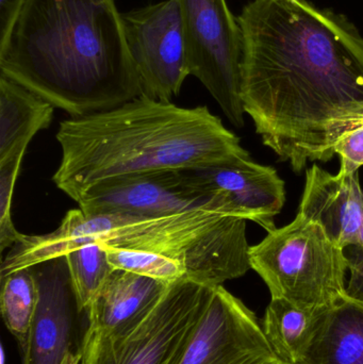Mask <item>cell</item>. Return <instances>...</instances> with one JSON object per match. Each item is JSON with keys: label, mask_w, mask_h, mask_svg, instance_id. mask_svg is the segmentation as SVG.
Instances as JSON below:
<instances>
[{"label": "cell", "mask_w": 363, "mask_h": 364, "mask_svg": "<svg viewBox=\"0 0 363 364\" xmlns=\"http://www.w3.org/2000/svg\"><path fill=\"white\" fill-rule=\"evenodd\" d=\"M190 76L196 77L230 123L244 126L242 36L226 0H178Z\"/></svg>", "instance_id": "8992f818"}, {"label": "cell", "mask_w": 363, "mask_h": 364, "mask_svg": "<svg viewBox=\"0 0 363 364\" xmlns=\"http://www.w3.org/2000/svg\"><path fill=\"white\" fill-rule=\"evenodd\" d=\"M322 311L304 309L286 299H271L262 329L283 363L300 364L315 335Z\"/></svg>", "instance_id": "e0dca14e"}, {"label": "cell", "mask_w": 363, "mask_h": 364, "mask_svg": "<svg viewBox=\"0 0 363 364\" xmlns=\"http://www.w3.org/2000/svg\"><path fill=\"white\" fill-rule=\"evenodd\" d=\"M28 143L19 145L8 157L0 160V252L11 248L23 237L12 220L13 193L25 158Z\"/></svg>", "instance_id": "ffe728a7"}, {"label": "cell", "mask_w": 363, "mask_h": 364, "mask_svg": "<svg viewBox=\"0 0 363 364\" xmlns=\"http://www.w3.org/2000/svg\"><path fill=\"white\" fill-rule=\"evenodd\" d=\"M190 172L200 186L221 199L232 216L257 223L268 233L276 229L275 216L285 205L286 186L272 166L249 158Z\"/></svg>", "instance_id": "7c38bea8"}, {"label": "cell", "mask_w": 363, "mask_h": 364, "mask_svg": "<svg viewBox=\"0 0 363 364\" xmlns=\"http://www.w3.org/2000/svg\"><path fill=\"white\" fill-rule=\"evenodd\" d=\"M300 364H363V301L345 294L321 312Z\"/></svg>", "instance_id": "9a60e30c"}, {"label": "cell", "mask_w": 363, "mask_h": 364, "mask_svg": "<svg viewBox=\"0 0 363 364\" xmlns=\"http://www.w3.org/2000/svg\"><path fill=\"white\" fill-rule=\"evenodd\" d=\"M246 220L210 209L166 215L126 212L85 214L70 210L55 230L23 235L4 257L0 277L102 243L115 269L172 284L193 280L211 287L251 269Z\"/></svg>", "instance_id": "3957f363"}, {"label": "cell", "mask_w": 363, "mask_h": 364, "mask_svg": "<svg viewBox=\"0 0 363 364\" xmlns=\"http://www.w3.org/2000/svg\"><path fill=\"white\" fill-rule=\"evenodd\" d=\"M170 284L114 269L92 309L85 339L117 342L134 333L153 311Z\"/></svg>", "instance_id": "4fadbf2b"}, {"label": "cell", "mask_w": 363, "mask_h": 364, "mask_svg": "<svg viewBox=\"0 0 363 364\" xmlns=\"http://www.w3.org/2000/svg\"><path fill=\"white\" fill-rule=\"evenodd\" d=\"M55 107L23 85L0 76V160L19 145L29 144L46 129L53 119Z\"/></svg>", "instance_id": "2e32d148"}, {"label": "cell", "mask_w": 363, "mask_h": 364, "mask_svg": "<svg viewBox=\"0 0 363 364\" xmlns=\"http://www.w3.org/2000/svg\"><path fill=\"white\" fill-rule=\"evenodd\" d=\"M215 287L183 280L170 284L148 318L117 342L83 338L82 364H177Z\"/></svg>", "instance_id": "52a82bcc"}, {"label": "cell", "mask_w": 363, "mask_h": 364, "mask_svg": "<svg viewBox=\"0 0 363 364\" xmlns=\"http://www.w3.org/2000/svg\"><path fill=\"white\" fill-rule=\"evenodd\" d=\"M0 72L70 117L141 96L115 0H25L0 44Z\"/></svg>", "instance_id": "7a4b0ae2"}, {"label": "cell", "mask_w": 363, "mask_h": 364, "mask_svg": "<svg viewBox=\"0 0 363 364\" xmlns=\"http://www.w3.org/2000/svg\"><path fill=\"white\" fill-rule=\"evenodd\" d=\"M38 301L23 352V364H61L72 353L75 318L81 314L65 255L33 265Z\"/></svg>", "instance_id": "8fae6325"}, {"label": "cell", "mask_w": 363, "mask_h": 364, "mask_svg": "<svg viewBox=\"0 0 363 364\" xmlns=\"http://www.w3.org/2000/svg\"><path fill=\"white\" fill-rule=\"evenodd\" d=\"M249 263L266 282L271 299L322 311L347 294L345 250L317 223L298 213L249 248Z\"/></svg>", "instance_id": "5b68a950"}, {"label": "cell", "mask_w": 363, "mask_h": 364, "mask_svg": "<svg viewBox=\"0 0 363 364\" xmlns=\"http://www.w3.org/2000/svg\"><path fill=\"white\" fill-rule=\"evenodd\" d=\"M241 98L262 142L300 174L363 126V36L310 0H251L237 16Z\"/></svg>", "instance_id": "6da1fadb"}, {"label": "cell", "mask_w": 363, "mask_h": 364, "mask_svg": "<svg viewBox=\"0 0 363 364\" xmlns=\"http://www.w3.org/2000/svg\"><path fill=\"white\" fill-rule=\"evenodd\" d=\"M65 256L79 310L87 314L115 269L104 244H85Z\"/></svg>", "instance_id": "ac0fdd59"}, {"label": "cell", "mask_w": 363, "mask_h": 364, "mask_svg": "<svg viewBox=\"0 0 363 364\" xmlns=\"http://www.w3.org/2000/svg\"><path fill=\"white\" fill-rule=\"evenodd\" d=\"M298 214L319 224L345 250L363 229V190L358 172L330 174L318 166L306 172Z\"/></svg>", "instance_id": "5bb4252c"}, {"label": "cell", "mask_w": 363, "mask_h": 364, "mask_svg": "<svg viewBox=\"0 0 363 364\" xmlns=\"http://www.w3.org/2000/svg\"><path fill=\"white\" fill-rule=\"evenodd\" d=\"M0 280L2 320L21 348L27 339L38 306V290L33 267L13 272Z\"/></svg>", "instance_id": "d6986e66"}, {"label": "cell", "mask_w": 363, "mask_h": 364, "mask_svg": "<svg viewBox=\"0 0 363 364\" xmlns=\"http://www.w3.org/2000/svg\"><path fill=\"white\" fill-rule=\"evenodd\" d=\"M121 21L141 96L170 102L190 76L178 0L121 13Z\"/></svg>", "instance_id": "ba28073f"}, {"label": "cell", "mask_w": 363, "mask_h": 364, "mask_svg": "<svg viewBox=\"0 0 363 364\" xmlns=\"http://www.w3.org/2000/svg\"><path fill=\"white\" fill-rule=\"evenodd\" d=\"M335 154L340 157L341 174L357 173L363 166V126L350 132L335 149Z\"/></svg>", "instance_id": "44dd1931"}, {"label": "cell", "mask_w": 363, "mask_h": 364, "mask_svg": "<svg viewBox=\"0 0 363 364\" xmlns=\"http://www.w3.org/2000/svg\"><path fill=\"white\" fill-rule=\"evenodd\" d=\"M25 0H0V44L6 40Z\"/></svg>", "instance_id": "603a6c76"}, {"label": "cell", "mask_w": 363, "mask_h": 364, "mask_svg": "<svg viewBox=\"0 0 363 364\" xmlns=\"http://www.w3.org/2000/svg\"><path fill=\"white\" fill-rule=\"evenodd\" d=\"M57 188L79 203L117 177L191 170L251 158L240 139L207 107L181 108L139 96L117 108L62 122Z\"/></svg>", "instance_id": "277c9868"}, {"label": "cell", "mask_w": 363, "mask_h": 364, "mask_svg": "<svg viewBox=\"0 0 363 364\" xmlns=\"http://www.w3.org/2000/svg\"><path fill=\"white\" fill-rule=\"evenodd\" d=\"M61 364H82V363H81L80 353H70V354L66 355L65 358H64Z\"/></svg>", "instance_id": "cb8c5ba5"}, {"label": "cell", "mask_w": 363, "mask_h": 364, "mask_svg": "<svg viewBox=\"0 0 363 364\" xmlns=\"http://www.w3.org/2000/svg\"><path fill=\"white\" fill-rule=\"evenodd\" d=\"M78 208L85 214L166 215L200 209L229 214L221 199L200 186L190 170L143 173L102 182L83 195Z\"/></svg>", "instance_id": "9c48e42d"}, {"label": "cell", "mask_w": 363, "mask_h": 364, "mask_svg": "<svg viewBox=\"0 0 363 364\" xmlns=\"http://www.w3.org/2000/svg\"><path fill=\"white\" fill-rule=\"evenodd\" d=\"M343 250L350 272L347 293L363 301V229L357 240Z\"/></svg>", "instance_id": "7402d4cb"}, {"label": "cell", "mask_w": 363, "mask_h": 364, "mask_svg": "<svg viewBox=\"0 0 363 364\" xmlns=\"http://www.w3.org/2000/svg\"><path fill=\"white\" fill-rule=\"evenodd\" d=\"M177 364H287L251 310L223 286L210 299Z\"/></svg>", "instance_id": "30bf717a"}]
</instances>
